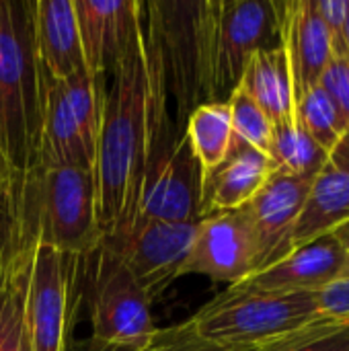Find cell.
<instances>
[{
	"instance_id": "1",
	"label": "cell",
	"mask_w": 349,
	"mask_h": 351,
	"mask_svg": "<svg viewBox=\"0 0 349 351\" xmlns=\"http://www.w3.org/2000/svg\"><path fill=\"white\" fill-rule=\"evenodd\" d=\"M171 117L156 45L142 25L107 88L97 154V218L101 239L138 214V197L152 134Z\"/></svg>"
},
{
	"instance_id": "2",
	"label": "cell",
	"mask_w": 349,
	"mask_h": 351,
	"mask_svg": "<svg viewBox=\"0 0 349 351\" xmlns=\"http://www.w3.org/2000/svg\"><path fill=\"white\" fill-rule=\"evenodd\" d=\"M218 0L144 2V23L156 45L175 123L185 130L191 111L212 103Z\"/></svg>"
},
{
	"instance_id": "3",
	"label": "cell",
	"mask_w": 349,
	"mask_h": 351,
	"mask_svg": "<svg viewBox=\"0 0 349 351\" xmlns=\"http://www.w3.org/2000/svg\"><path fill=\"white\" fill-rule=\"evenodd\" d=\"M323 323L315 294L309 292H239L224 290L202 306L187 325L218 348L267 350L288 346Z\"/></svg>"
},
{
	"instance_id": "4",
	"label": "cell",
	"mask_w": 349,
	"mask_h": 351,
	"mask_svg": "<svg viewBox=\"0 0 349 351\" xmlns=\"http://www.w3.org/2000/svg\"><path fill=\"white\" fill-rule=\"evenodd\" d=\"M0 134L14 171L39 154V80L33 0H0Z\"/></svg>"
},
{
	"instance_id": "5",
	"label": "cell",
	"mask_w": 349,
	"mask_h": 351,
	"mask_svg": "<svg viewBox=\"0 0 349 351\" xmlns=\"http://www.w3.org/2000/svg\"><path fill=\"white\" fill-rule=\"evenodd\" d=\"M39 243L35 167L0 189V351H31L27 296Z\"/></svg>"
},
{
	"instance_id": "6",
	"label": "cell",
	"mask_w": 349,
	"mask_h": 351,
	"mask_svg": "<svg viewBox=\"0 0 349 351\" xmlns=\"http://www.w3.org/2000/svg\"><path fill=\"white\" fill-rule=\"evenodd\" d=\"M39 243L76 257H93L101 247L97 183L91 167L35 169Z\"/></svg>"
},
{
	"instance_id": "7",
	"label": "cell",
	"mask_w": 349,
	"mask_h": 351,
	"mask_svg": "<svg viewBox=\"0 0 349 351\" xmlns=\"http://www.w3.org/2000/svg\"><path fill=\"white\" fill-rule=\"evenodd\" d=\"M138 214L165 222L202 220V169L185 130L171 117L152 134L140 185Z\"/></svg>"
},
{
	"instance_id": "8",
	"label": "cell",
	"mask_w": 349,
	"mask_h": 351,
	"mask_svg": "<svg viewBox=\"0 0 349 351\" xmlns=\"http://www.w3.org/2000/svg\"><path fill=\"white\" fill-rule=\"evenodd\" d=\"M195 228L197 222H165L136 214L128 224L103 237L101 247L121 261L152 302L181 278Z\"/></svg>"
},
{
	"instance_id": "9",
	"label": "cell",
	"mask_w": 349,
	"mask_h": 351,
	"mask_svg": "<svg viewBox=\"0 0 349 351\" xmlns=\"http://www.w3.org/2000/svg\"><path fill=\"white\" fill-rule=\"evenodd\" d=\"M93 259L91 339L103 346L148 350L158 335L148 296L115 255L99 247Z\"/></svg>"
},
{
	"instance_id": "10",
	"label": "cell",
	"mask_w": 349,
	"mask_h": 351,
	"mask_svg": "<svg viewBox=\"0 0 349 351\" xmlns=\"http://www.w3.org/2000/svg\"><path fill=\"white\" fill-rule=\"evenodd\" d=\"M282 43L280 2L218 0L214 37L212 103L228 101L239 86L249 60Z\"/></svg>"
},
{
	"instance_id": "11",
	"label": "cell",
	"mask_w": 349,
	"mask_h": 351,
	"mask_svg": "<svg viewBox=\"0 0 349 351\" xmlns=\"http://www.w3.org/2000/svg\"><path fill=\"white\" fill-rule=\"evenodd\" d=\"M82 261L86 259L37 243L27 296L31 351H66L68 348L74 298L78 296V265Z\"/></svg>"
},
{
	"instance_id": "12",
	"label": "cell",
	"mask_w": 349,
	"mask_h": 351,
	"mask_svg": "<svg viewBox=\"0 0 349 351\" xmlns=\"http://www.w3.org/2000/svg\"><path fill=\"white\" fill-rule=\"evenodd\" d=\"M255 239L245 208L204 216L197 222L181 276L200 274L234 286L255 274Z\"/></svg>"
},
{
	"instance_id": "13",
	"label": "cell",
	"mask_w": 349,
	"mask_h": 351,
	"mask_svg": "<svg viewBox=\"0 0 349 351\" xmlns=\"http://www.w3.org/2000/svg\"><path fill=\"white\" fill-rule=\"evenodd\" d=\"M315 177H294L274 171L267 183L245 206L255 239V274L294 251V232Z\"/></svg>"
},
{
	"instance_id": "14",
	"label": "cell",
	"mask_w": 349,
	"mask_h": 351,
	"mask_svg": "<svg viewBox=\"0 0 349 351\" xmlns=\"http://www.w3.org/2000/svg\"><path fill=\"white\" fill-rule=\"evenodd\" d=\"M74 12L86 70L107 76L134 41L144 19V2L74 0Z\"/></svg>"
},
{
	"instance_id": "15",
	"label": "cell",
	"mask_w": 349,
	"mask_h": 351,
	"mask_svg": "<svg viewBox=\"0 0 349 351\" xmlns=\"http://www.w3.org/2000/svg\"><path fill=\"white\" fill-rule=\"evenodd\" d=\"M346 249L329 232L298 249L276 265L228 286L239 292H309L317 294L331 282L341 278L346 267Z\"/></svg>"
},
{
	"instance_id": "16",
	"label": "cell",
	"mask_w": 349,
	"mask_h": 351,
	"mask_svg": "<svg viewBox=\"0 0 349 351\" xmlns=\"http://www.w3.org/2000/svg\"><path fill=\"white\" fill-rule=\"evenodd\" d=\"M282 43L288 51L296 101L317 86L333 58V41L323 25L315 0L280 2Z\"/></svg>"
},
{
	"instance_id": "17",
	"label": "cell",
	"mask_w": 349,
	"mask_h": 351,
	"mask_svg": "<svg viewBox=\"0 0 349 351\" xmlns=\"http://www.w3.org/2000/svg\"><path fill=\"white\" fill-rule=\"evenodd\" d=\"M274 173L267 154L232 140L226 158L202 175V218L245 208Z\"/></svg>"
},
{
	"instance_id": "18",
	"label": "cell",
	"mask_w": 349,
	"mask_h": 351,
	"mask_svg": "<svg viewBox=\"0 0 349 351\" xmlns=\"http://www.w3.org/2000/svg\"><path fill=\"white\" fill-rule=\"evenodd\" d=\"M349 220V136L315 175L294 232V249L333 232Z\"/></svg>"
},
{
	"instance_id": "19",
	"label": "cell",
	"mask_w": 349,
	"mask_h": 351,
	"mask_svg": "<svg viewBox=\"0 0 349 351\" xmlns=\"http://www.w3.org/2000/svg\"><path fill=\"white\" fill-rule=\"evenodd\" d=\"M33 33L39 68L53 80L64 82L86 68L74 0H33Z\"/></svg>"
},
{
	"instance_id": "20",
	"label": "cell",
	"mask_w": 349,
	"mask_h": 351,
	"mask_svg": "<svg viewBox=\"0 0 349 351\" xmlns=\"http://www.w3.org/2000/svg\"><path fill=\"white\" fill-rule=\"evenodd\" d=\"M39 80V154L37 165L51 167H91L78 125L70 111L64 84L47 76L37 62Z\"/></svg>"
},
{
	"instance_id": "21",
	"label": "cell",
	"mask_w": 349,
	"mask_h": 351,
	"mask_svg": "<svg viewBox=\"0 0 349 351\" xmlns=\"http://www.w3.org/2000/svg\"><path fill=\"white\" fill-rule=\"evenodd\" d=\"M239 86L261 107L274 125L296 117L294 76L284 43L257 51L249 60Z\"/></svg>"
},
{
	"instance_id": "22",
	"label": "cell",
	"mask_w": 349,
	"mask_h": 351,
	"mask_svg": "<svg viewBox=\"0 0 349 351\" xmlns=\"http://www.w3.org/2000/svg\"><path fill=\"white\" fill-rule=\"evenodd\" d=\"M185 134L200 162L202 175L216 169L228 154L232 144V121L228 101L204 103L191 111L185 121Z\"/></svg>"
},
{
	"instance_id": "23",
	"label": "cell",
	"mask_w": 349,
	"mask_h": 351,
	"mask_svg": "<svg viewBox=\"0 0 349 351\" xmlns=\"http://www.w3.org/2000/svg\"><path fill=\"white\" fill-rule=\"evenodd\" d=\"M62 84H64V93H66L70 111L78 125L86 156H88L91 165L95 167L103 105H105V95H107L105 76H95L86 68H82L74 76L64 80Z\"/></svg>"
},
{
	"instance_id": "24",
	"label": "cell",
	"mask_w": 349,
	"mask_h": 351,
	"mask_svg": "<svg viewBox=\"0 0 349 351\" xmlns=\"http://www.w3.org/2000/svg\"><path fill=\"white\" fill-rule=\"evenodd\" d=\"M327 156L329 154L304 132L296 117L274 125L269 148L274 171L294 177H315L323 169Z\"/></svg>"
},
{
	"instance_id": "25",
	"label": "cell",
	"mask_w": 349,
	"mask_h": 351,
	"mask_svg": "<svg viewBox=\"0 0 349 351\" xmlns=\"http://www.w3.org/2000/svg\"><path fill=\"white\" fill-rule=\"evenodd\" d=\"M296 119L327 154H331L349 136L346 121L321 84L309 88L296 101Z\"/></svg>"
},
{
	"instance_id": "26",
	"label": "cell",
	"mask_w": 349,
	"mask_h": 351,
	"mask_svg": "<svg viewBox=\"0 0 349 351\" xmlns=\"http://www.w3.org/2000/svg\"><path fill=\"white\" fill-rule=\"evenodd\" d=\"M230 121H232V140L247 144L269 156L274 123L261 111V107L241 88L237 86L228 97Z\"/></svg>"
},
{
	"instance_id": "27",
	"label": "cell",
	"mask_w": 349,
	"mask_h": 351,
	"mask_svg": "<svg viewBox=\"0 0 349 351\" xmlns=\"http://www.w3.org/2000/svg\"><path fill=\"white\" fill-rule=\"evenodd\" d=\"M323 90L333 101L335 109L339 111L341 119L346 121L349 134V56L348 53H333L321 82Z\"/></svg>"
},
{
	"instance_id": "28",
	"label": "cell",
	"mask_w": 349,
	"mask_h": 351,
	"mask_svg": "<svg viewBox=\"0 0 349 351\" xmlns=\"http://www.w3.org/2000/svg\"><path fill=\"white\" fill-rule=\"evenodd\" d=\"M278 351H349V323H323Z\"/></svg>"
},
{
	"instance_id": "29",
	"label": "cell",
	"mask_w": 349,
	"mask_h": 351,
	"mask_svg": "<svg viewBox=\"0 0 349 351\" xmlns=\"http://www.w3.org/2000/svg\"><path fill=\"white\" fill-rule=\"evenodd\" d=\"M319 315L331 323H349V276H341L315 294Z\"/></svg>"
},
{
	"instance_id": "30",
	"label": "cell",
	"mask_w": 349,
	"mask_h": 351,
	"mask_svg": "<svg viewBox=\"0 0 349 351\" xmlns=\"http://www.w3.org/2000/svg\"><path fill=\"white\" fill-rule=\"evenodd\" d=\"M158 341L163 346V351H278L284 348V346H276V348H267V350L218 348V346H212V343L200 339L187 323L173 327V329H167V331H158Z\"/></svg>"
},
{
	"instance_id": "31",
	"label": "cell",
	"mask_w": 349,
	"mask_h": 351,
	"mask_svg": "<svg viewBox=\"0 0 349 351\" xmlns=\"http://www.w3.org/2000/svg\"><path fill=\"white\" fill-rule=\"evenodd\" d=\"M315 8L331 35L333 53H348L346 25L349 19V0H315Z\"/></svg>"
},
{
	"instance_id": "32",
	"label": "cell",
	"mask_w": 349,
	"mask_h": 351,
	"mask_svg": "<svg viewBox=\"0 0 349 351\" xmlns=\"http://www.w3.org/2000/svg\"><path fill=\"white\" fill-rule=\"evenodd\" d=\"M84 351H163V346H160V341H158V335H156L154 343H152L148 350H132V348H117V346H103V343H97V341L91 339V341L86 343Z\"/></svg>"
},
{
	"instance_id": "33",
	"label": "cell",
	"mask_w": 349,
	"mask_h": 351,
	"mask_svg": "<svg viewBox=\"0 0 349 351\" xmlns=\"http://www.w3.org/2000/svg\"><path fill=\"white\" fill-rule=\"evenodd\" d=\"M14 169L10 167V160L6 156V150H4V142H2V134H0V189L10 181Z\"/></svg>"
},
{
	"instance_id": "34",
	"label": "cell",
	"mask_w": 349,
	"mask_h": 351,
	"mask_svg": "<svg viewBox=\"0 0 349 351\" xmlns=\"http://www.w3.org/2000/svg\"><path fill=\"white\" fill-rule=\"evenodd\" d=\"M331 234H333V237L337 239V243L346 249V253H349V220L341 222Z\"/></svg>"
},
{
	"instance_id": "35",
	"label": "cell",
	"mask_w": 349,
	"mask_h": 351,
	"mask_svg": "<svg viewBox=\"0 0 349 351\" xmlns=\"http://www.w3.org/2000/svg\"><path fill=\"white\" fill-rule=\"evenodd\" d=\"M346 51H348V56H349V19H348V25H346Z\"/></svg>"
},
{
	"instance_id": "36",
	"label": "cell",
	"mask_w": 349,
	"mask_h": 351,
	"mask_svg": "<svg viewBox=\"0 0 349 351\" xmlns=\"http://www.w3.org/2000/svg\"><path fill=\"white\" fill-rule=\"evenodd\" d=\"M341 276H349V253L348 257H346V267H344V274Z\"/></svg>"
}]
</instances>
